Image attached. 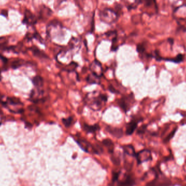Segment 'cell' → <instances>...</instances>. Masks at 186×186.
Segmentation results:
<instances>
[{"label": "cell", "instance_id": "5", "mask_svg": "<svg viewBox=\"0 0 186 186\" xmlns=\"http://www.w3.org/2000/svg\"><path fill=\"white\" fill-rule=\"evenodd\" d=\"M76 137V138H73L74 140L83 151H84L86 153H89L90 149H92L94 152V146L93 145H92L89 142H88L85 139H83L81 137L80 138L79 137Z\"/></svg>", "mask_w": 186, "mask_h": 186}, {"label": "cell", "instance_id": "7", "mask_svg": "<svg viewBox=\"0 0 186 186\" xmlns=\"http://www.w3.org/2000/svg\"><path fill=\"white\" fill-rule=\"evenodd\" d=\"M106 130L112 136L116 137V138H120L123 136L124 132L121 129L113 127L108 126L106 127Z\"/></svg>", "mask_w": 186, "mask_h": 186}, {"label": "cell", "instance_id": "14", "mask_svg": "<svg viewBox=\"0 0 186 186\" xmlns=\"http://www.w3.org/2000/svg\"><path fill=\"white\" fill-rule=\"evenodd\" d=\"M123 150L124 152L126 153L127 155H129L130 156H136V153H135V151L132 145H126L123 146Z\"/></svg>", "mask_w": 186, "mask_h": 186}, {"label": "cell", "instance_id": "10", "mask_svg": "<svg viewBox=\"0 0 186 186\" xmlns=\"http://www.w3.org/2000/svg\"><path fill=\"white\" fill-rule=\"evenodd\" d=\"M135 181L131 175H127L125 179L120 181L118 186H133Z\"/></svg>", "mask_w": 186, "mask_h": 186}, {"label": "cell", "instance_id": "20", "mask_svg": "<svg viewBox=\"0 0 186 186\" xmlns=\"http://www.w3.org/2000/svg\"><path fill=\"white\" fill-rule=\"evenodd\" d=\"M146 126H145V125H143V126L140 127L139 129L137 131V133L140 134H143V133H144L145 131L146 130Z\"/></svg>", "mask_w": 186, "mask_h": 186}, {"label": "cell", "instance_id": "2", "mask_svg": "<svg viewBox=\"0 0 186 186\" xmlns=\"http://www.w3.org/2000/svg\"><path fill=\"white\" fill-rule=\"evenodd\" d=\"M134 101V97L133 94L131 93L129 95L122 97L119 100L118 103L123 111L125 113H126L128 111H129L131 108L133 106Z\"/></svg>", "mask_w": 186, "mask_h": 186}, {"label": "cell", "instance_id": "12", "mask_svg": "<svg viewBox=\"0 0 186 186\" xmlns=\"http://www.w3.org/2000/svg\"><path fill=\"white\" fill-rule=\"evenodd\" d=\"M32 82L34 86L37 88V89H41L43 86L44 81L43 78L40 76H36L34 77L32 80Z\"/></svg>", "mask_w": 186, "mask_h": 186}, {"label": "cell", "instance_id": "4", "mask_svg": "<svg viewBox=\"0 0 186 186\" xmlns=\"http://www.w3.org/2000/svg\"><path fill=\"white\" fill-rule=\"evenodd\" d=\"M90 70L92 73L97 75V76L101 77L103 75V69L102 65L97 60H94L90 65Z\"/></svg>", "mask_w": 186, "mask_h": 186}, {"label": "cell", "instance_id": "19", "mask_svg": "<svg viewBox=\"0 0 186 186\" xmlns=\"http://www.w3.org/2000/svg\"><path fill=\"white\" fill-rule=\"evenodd\" d=\"M111 160L113 162V163L116 166H118L119 164H120V159H119V158H118L117 157L112 156L111 157Z\"/></svg>", "mask_w": 186, "mask_h": 186}, {"label": "cell", "instance_id": "13", "mask_svg": "<svg viewBox=\"0 0 186 186\" xmlns=\"http://www.w3.org/2000/svg\"><path fill=\"white\" fill-rule=\"evenodd\" d=\"M62 121L63 123V124L65 126L66 128H69L71 126H72L75 123V119L73 118V116H69L67 118H63L62 119Z\"/></svg>", "mask_w": 186, "mask_h": 186}, {"label": "cell", "instance_id": "1", "mask_svg": "<svg viewBox=\"0 0 186 186\" xmlns=\"http://www.w3.org/2000/svg\"><path fill=\"white\" fill-rule=\"evenodd\" d=\"M108 100V97L106 94L98 93L97 92H93L88 93L84 99L85 104L90 109L98 111L103 107V104Z\"/></svg>", "mask_w": 186, "mask_h": 186}, {"label": "cell", "instance_id": "3", "mask_svg": "<svg viewBox=\"0 0 186 186\" xmlns=\"http://www.w3.org/2000/svg\"><path fill=\"white\" fill-rule=\"evenodd\" d=\"M142 120L141 118H133L130 122L127 123L126 126V133L127 135H131L136 130L138 124Z\"/></svg>", "mask_w": 186, "mask_h": 186}, {"label": "cell", "instance_id": "16", "mask_svg": "<svg viewBox=\"0 0 186 186\" xmlns=\"http://www.w3.org/2000/svg\"><path fill=\"white\" fill-rule=\"evenodd\" d=\"M32 51L33 52V53H34V54L36 56L38 57H39V58H47V56L46 55L43 53L42 51H41L40 50H39L38 49H37V47H33L32 48Z\"/></svg>", "mask_w": 186, "mask_h": 186}, {"label": "cell", "instance_id": "8", "mask_svg": "<svg viewBox=\"0 0 186 186\" xmlns=\"http://www.w3.org/2000/svg\"><path fill=\"white\" fill-rule=\"evenodd\" d=\"M82 129L86 133H93L100 130V126L97 124L93 125H90L86 124V123H84L82 126Z\"/></svg>", "mask_w": 186, "mask_h": 186}, {"label": "cell", "instance_id": "11", "mask_svg": "<svg viewBox=\"0 0 186 186\" xmlns=\"http://www.w3.org/2000/svg\"><path fill=\"white\" fill-rule=\"evenodd\" d=\"M86 81L89 84H99L100 83V77L92 73V74H90L86 77Z\"/></svg>", "mask_w": 186, "mask_h": 186}, {"label": "cell", "instance_id": "18", "mask_svg": "<svg viewBox=\"0 0 186 186\" xmlns=\"http://www.w3.org/2000/svg\"><path fill=\"white\" fill-rule=\"evenodd\" d=\"M145 47L142 44H138L137 46V51L140 53V54H143L145 53Z\"/></svg>", "mask_w": 186, "mask_h": 186}, {"label": "cell", "instance_id": "17", "mask_svg": "<svg viewBox=\"0 0 186 186\" xmlns=\"http://www.w3.org/2000/svg\"><path fill=\"white\" fill-rule=\"evenodd\" d=\"M77 66H78V64L76 62H72L69 64H68L67 65L66 68L65 69V70H66V71L69 72V73L73 72V71H75V70L76 69V68Z\"/></svg>", "mask_w": 186, "mask_h": 186}, {"label": "cell", "instance_id": "22", "mask_svg": "<svg viewBox=\"0 0 186 186\" xmlns=\"http://www.w3.org/2000/svg\"><path fill=\"white\" fill-rule=\"evenodd\" d=\"M108 89H109V90H110L111 93H113V94L118 93V92L114 88V86H113L112 85H110V86H108Z\"/></svg>", "mask_w": 186, "mask_h": 186}, {"label": "cell", "instance_id": "23", "mask_svg": "<svg viewBox=\"0 0 186 186\" xmlns=\"http://www.w3.org/2000/svg\"><path fill=\"white\" fill-rule=\"evenodd\" d=\"M119 173H116V172L113 173V179H113V182H116V181L118 180L119 176Z\"/></svg>", "mask_w": 186, "mask_h": 186}, {"label": "cell", "instance_id": "9", "mask_svg": "<svg viewBox=\"0 0 186 186\" xmlns=\"http://www.w3.org/2000/svg\"><path fill=\"white\" fill-rule=\"evenodd\" d=\"M36 20H35V17L31 13V12L28 10H26L25 13V17L23 20V23L27 24H34L36 23Z\"/></svg>", "mask_w": 186, "mask_h": 186}, {"label": "cell", "instance_id": "6", "mask_svg": "<svg viewBox=\"0 0 186 186\" xmlns=\"http://www.w3.org/2000/svg\"><path fill=\"white\" fill-rule=\"evenodd\" d=\"M136 157L139 164L151 159V153L149 150H144L140 151V153H136Z\"/></svg>", "mask_w": 186, "mask_h": 186}, {"label": "cell", "instance_id": "21", "mask_svg": "<svg viewBox=\"0 0 186 186\" xmlns=\"http://www.w3.org/2000/svg\"><path fill=\"white\" fill-rule=\"evenodd\" d=\"M7 43V41L4 38H0V48L4 46Z\"/></svg>", "mask_w": 186, "mask_h": 186}, {"label": "cell", "instance_id": "15", "mask_svg": "<svg viewBox=\"0 0 186 186\" xmlns=\"http://www.w3.org/2000/svg\"><path fill=\"white\" fill-rule=\"evenodd\" d=\"M102 144L105 146L107 147V149L108 150L110 153H113L114 145L113 142L111 140H110V139H105V140H103Z\"/></svg>", "mask_w": 186, "mask_h": 186}]
</instances>
